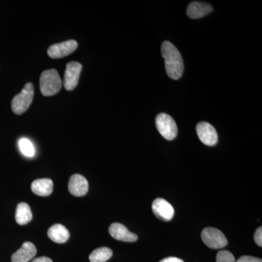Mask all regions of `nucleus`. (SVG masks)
<instances>
[{"label": "nucleus", "mask_w": 262, "mask_h": 262, "mask_svg": "<svg viewBox=\"0 0 262 262\" xmlns=\"http://www.w3.org/2000/svg\"><path fill=\"white\" fill-rule=\"evenodd\" d=\"M254 241L258 246H262V227L257 229L254 234Z\"/></svg>", "instance_id": "obj_20"}, {"label": "nucleus", "mask_w": 262, "mask_h": 262, "mask_svg": "<svg viewBox=\"0 0 262 262\" xmlns=\"http://www.w3.org/2000/svg\"><path fill=\"white\" fill-rule=\"evenodd\" d=\"M237 262H262L261 258L253 257V256H244L239 258Z\"/></svg>", "instance_id": "obj_21"}, {"label": "nucleus", "mask_w": 262, "mask_h": 262, "mask_svg": "<svg viewBox=\"0 0 262 262\" xmlns=\"http://www.w3.org/2000/svg\"><path fill=\"white\" fill-rule=\"evenodd\" d=\"M48 236L51 241L56 244H64L70 238V232L64 226L57 224L50 227Z\"/></svg>", "instance_id": "obj_15"}, {"label": "nucleus", "mask_w": 262, "mask_h": 262, "mask_svg": "<svg viewBox=\"0 0 262 262\" xmlns=\"http://www.w3.org/2000/svg\"><path fill=\"white\" fill-rule=\"evenodd\" d=\"M113 251L110 248H99L91 253L89 260L91 262H106L113 256Z\"/></svg>", "instance_id": "obj_17"}, {"label": "nucleus", "mask_w": 262, "mask_h": 262, "mask_svg": "<svg viewBox=\"0 0 262 262\" xmlns=\"http://www.w3.org/2000/svg\"><path fill=\"white\" fill-rule=\"evenodd\" d=\"M32 262H53L52 261L51 258L48 257H46V256H42V257H39L35 258V259L33 260Z\"/></svg>", "instance_id": "obj_23"}, {"label": "nucleus", "mask_w": 262, "mask_h": 262, "mask_svg": "<svg viewBox=\"0 0 262 262\" xmlns=\"http://www.w3.org/2000/svg\"><path fill=\"white\" fill-rule=\"evenodd\" d=\"M40 91L43 96H51L61 91L62 81L56 70L44 71L39 80Z\"/></svg>", "instance_id": "obj_2"}, {"label": "nucleus", "mask_w": 262, "mask_h": 262, "mask_svg": "<svg viewBox=\"0 0 262 262\" xmlns=\"http://www.w3.org/2000/svg\"><path fill=\"white\" fill-rule=\"evenodd\" d=\"M213 11V8L208 3L192 2L188 5L187 14L189 18L198 19L203 18Z\"/></svg>", "instance_id": "obj_13"}, {"label": "nucleus", "mask_w": 262, "mask_h": 262, "mask_svg": "<svg viewBox=\"0 0 262 262\" xmlns=\"http://www.w3.org/2000/svg\"><path fill=\"white\" fill-rule=\"evenodd\" d=\"M37 254L35 246L31 242H25L21 248L12 255V262H29Z\"/></svg>", "instance_id": "obj_12"}, {"label": "nucleus", "mask_w": 262, "mask_h": 262, "mask_svg": "<svg viewBox=\"0 0 262 262\" xmlns=\"http://www.w3.org/2000/svg\"><path fill=\"white\" fill-rule=\"evenodd\" d=\"M34 85L31 82L25 84L20 94L16 95L12 101L11 107L15 115L25 113L32 104L34 98Z\"/></svg>", "instance_id": "obj_3"}, {"label": "nucleus", "mask_w": 262, "mask_h": 262, "mask_svg": "<svg viewBox=\"0 0 262 262\" xmlns=\"http://www.w3.org/2000/svg\"><path fill=\"white\" fill-rule=\"evenodd\" d=\"M32 220L30 207L26 203H19L15 212V221L19 225H25Z\"/></svg>", "instance_id": "obj_16"}, {"label": "nucleus", "mask_w": 262, "mask_h": 262, "mask_svg": "<svg viewBox=\"0 0 262 262\" xmlns=\"http://www.w3.org/2000/svg\"><path fill=\"white\" fill-rule=\"evenodd\" d=\"M82 70V65L78 62L72 61L67 63L63 78V86L66 90L73 91L77 87Z\"/></svg>", "instance_id": "obj_6"}, {"label": "nucleus", "mask_w": 262, "mask_h": 262, "mask_svg": "<svg viewBox=\"0 0 262 262\" xmlns=\"http://www.w3.org/2000/svg\"><path fill=\"white\" fill-rule=\"evenodd\" d=\"M202 239L208 247L213 249H220L225 248L228 244L225 234L220 229L208 227L203 229L201 234Z\"/></svg>", "instance_id": "obj_5"}, {"label": "nucleus", "mask_w": 262, "mask_h": 262, "mask_svg": "<svg viewBox=\"0 0 262 262\" xmlns=\"http://www.w3.org/2000/svg\"><path fill=\"white\" fill-rule=\"evenodd\" d=\"M162 56L165 59V67L168 77L173 80H179L184 72V65L182 55L171 42L165 41L162 44Z\"/></svg>", "instance_id": "obj_1"}, {"label": "nucleus", "mask_w": 262, "mask_h": 262, "mask_svg": "<svg viewBox=\"0 0 262 262\" xmlns=\"http://www.w3.org/2000/svg\"><path fill=\"white\" fill-rule=\"evenodd\" d=\"M152 211L160 220L168 222L173 219L174 209L168 201L163 198H157L152 203Z\"/></svg>", "instance_id": "obj_9"}, {"label": "nucleus", "mask_w": 262, "mask_h": 262, "mask_svg": "<svg viewBox=\"0 0 262 262\" xmlns=\"http://www.w3.org/2000/svg\"><path fill=\"white\" fill-rule=\"evenodd\" d=\"M68 187L69 191L72 195L82 196L89 192V184L83 176L75 174L71 177Z\"/></svg>", "instance_id": "obj_10"}, {"label": "nucleus", "mask_w": 262, "mask_h": 262, "mask_svg": "<svg viewBox=\"0 0 262 262\" xmlns=\"http://www.w3.org/2000/svg\"><path fill=\"white\" fill-rule=\"evenodd\" d=\"M31 189L38 196H49L53 192V182L50 179H37L32 182Z\"/></svg>", "instance_id": "obj_14"}, {"label": "nucleus", "mask_w": 262, "mask_h": 262, "mask_svg": "<svg viewBox=\"0 0 262 262\" xmlns=\"http://www.w3.org/2000/svg\"><path fill=\"white\" fill-rule=\"evenodd\" d=\"M160 262H184L181 258H177V257H168L164 258V259L161 260Z\"/></svg>", "instance_id": "obj_22"}, {"label": "nucleus", "mask_w": 262, "mask_h": 262, "mask_svg": "<svg viewBox=\"0 0 262 262\" xmlns=\"http://www.w3.org/2000/svg\"><path fill=\"white\" fill-rule=\"evenodd\" d=\"M196 134L200 140L207 146H214L218 142V134L214 127L206 122H201L196 125Z\"/></svg>", "instance_id": "obj_7"}, {"label": "nucleus", "mask_w": 262, "mask_h": 262, "mask_svg": "<svg viewBox=\"0 0 262 262\" xmlns=\"http://www.w3.org/2000/svg\"><path fill=\"white\" fill-rule=\"evenodd\" d=\"M110 235L117 241L123 242H135L138 239L137 234L132 233L120 223H113L108 229Z\"/></svg>", "instance_id": "obj_11"}, {"label": "nucleus", "mask_w": 262, "mask_h": 262, "mask_svg": "<svg viewBox=\"0 0 262 262\" xmlns=\"http://www.w3.org/2000/svg\"><path fill=\"white\" fill-rule=\"evenodd\" d=\"M156 127L161 136L166 140H173L178 134L177 124L170 115L160 113L155 120Z\"/></svg>", "instance_id": "obj_4"}, {"label": "nucleus", "mask_w": 262, "mask_h": 262, "mask_svg": "<svg viewBox=\"0 0 262 262\" xmlns=\"http://www.w3.org/2000/svg\"><path fill=\"white\" fill-rule=\"evenodd\" d=\"M216 262H236L232 253L228 251H221L217 253Z\"/></svg>", "instance_id": "obj_19"}, {"label": "nucleus", "mask_w": 262, "mask_h": 262, "mask_svg": "<svg viewBox=\"0 0 262 262\" xmlns=\"http://www.w3.org/2000/svg\"><path fill=\"white\" fill-rule=\"evenodd\" d=\"M78 44L73 39L53 45L48 50V56L52 58H61L72 54L76 51Z\"/></svg>", "instance_id": "obj_8"}, {"label": "nucleus", "mask_w": 262, "mask_h": 262, "mask_svg": "<svg viewBox=\"0 0 262 262\" xmlns=\"http://www.w3.org/2000/svg\"><path fill=\"white\" fill-rule=\"evenodd\" d=\"M19 149L24 156L32 158L35 155V149L32 141L26 138H22L18 141Z\"/></svg>", "instance_id": "obj_18"}]
</instances>
